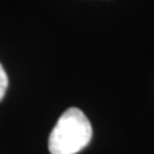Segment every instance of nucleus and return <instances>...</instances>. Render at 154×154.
Masks as SVG:
<instances>
[{
    "mask_svg": "<svg viewBox=\"0 0 154 154\" xmlns=\"http://www.w3.org/2000/svg\"><path fill=\"white\" fill-rule=\"evenodd\" d=\"M7 89H8V76H7V72L4 71L3 66L0 64V102L3 100L4 95H5Z\"/></svg>",
    "mask_w": 154,
    "mask_h": 154,
    "instance_id": "2",
    "label": "nucleus"
},
{
    "mask_svg": "<svg viewBox=\"0 0 154 154\" xmlns=\"http://www.w3.org/2000/svg\"><path fill=\"white\" fill-rule=\"evenodd\" d=\"M93 127L79 108H68L53 127L48 148L51 154H76L91 140Z\"/></svg>",
    "mask_w": 154,
    "mask_h": 154,
    "instance_id": "1",
    "label": "nucleus"
}]
</instances>
